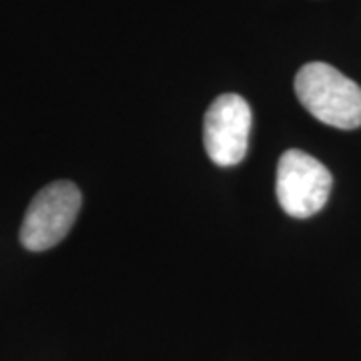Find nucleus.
I'll list each match as a JSON object with an SVG mask.
<instances>
[{
	"label": "nucleus",
	"instance_id": "nucleus-1",
	"mask_svg": "<svg viewBox=\"0 0 361 361\" xmlns=\"http://www.w3.org/2000/svg\"><path fill=\"white\" fill-rule=\"evenodd\" d=\"M295 92L317 121L336 129L361 127V87L336 66L310 63L295 77Z\"/></svg>",
	"mask_w": 361,
	"mask_h": 361
},
{
	"label": "nucleus",
	"instance_id": "nucleus-2",
	"mask_svg": "<svg viewBox=\"0 0 361 361\" xmlns=\"http://www.w3.org/2000/svg\"><path fill=\"white\" fill-rule=\"evenodd\" d=\"M82 195L71 180L47 185L26 209L20 243L28 251H47L65 239L75 225Z\"/></svg>",
	"mask_w": 361,
	"mask_h": 361
},
{
	"label": "nucleus",
	"instance_id": "nucleus-3",
	"mask_svg": "<svg viewBox=\"0 0 361 361\" xmlns=\"http://www.w3.org/2000/svg\"><path fill=\"white\" fill-rule=\"evenodd\" d=\"M331 173L299 149L285 151L277 165V201L287 215L305 219L319 213L331 193Z\"/></svg>",
	"mask_w": 361,
	"mask_h": 361
},
{
	"label": "nucleus",
	"instance_id": "nucleus-4",
	"mask_svg": "<svg viewBox=\"0 0 361 361\" xmlns=\"http://www.w3.org/2000/svg\"><path fill=\"white\" fill-rule=\"evenodd\" d=\"M253 115L239 94H221L209 106L203 127L207 155L221 167L239 165L247 155Z\"/></svg>",
	"mask_w": 361,
	"mask_h": 361
}]
</instances>
